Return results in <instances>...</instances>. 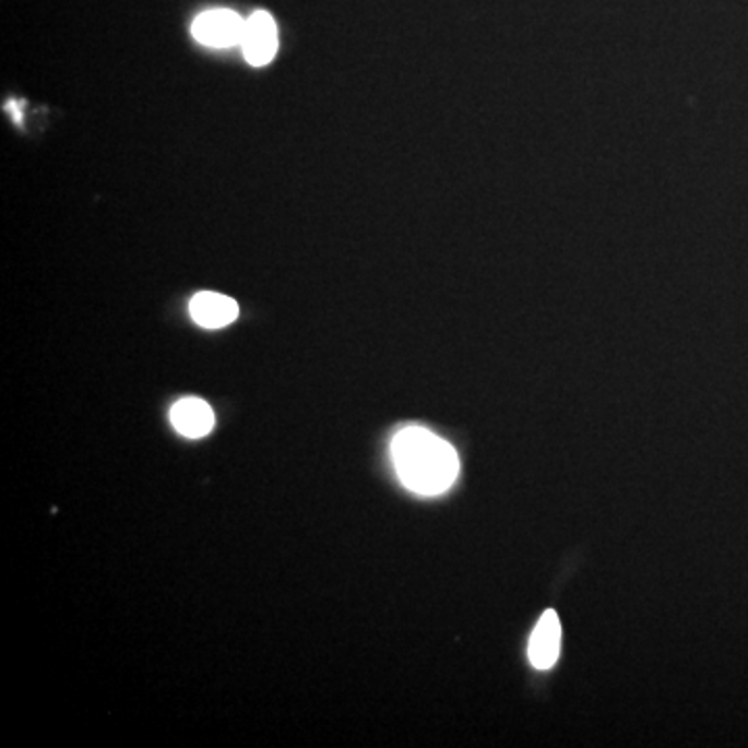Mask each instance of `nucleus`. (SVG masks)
Returning <instances> with one entry per match:
<instances>
[{
	"label": "nucleus",
	"instance_id": "obj_1",
	"mask_svg": "<svg viewBox=\"0 0 748 748\" xmlns=\"http://www.w3.org/2000/svg\"><path fill=\"white\" fill-rule=\"evenodd\" d=\"M391 458L402 483L418 495H441L460 474L458 451L423 427L402 428L391 441Z\"/></svg>",
	"mask_w": 748,
	"mask_h": 748
},
{
	"label": "nucleus",
	"instance_id": "obj_4",
	"mask_svg": "<svg viewBox=\"0 0 748 748\" xmlns=\"http://www.w3.org/2000/svg\"><path fill=\"white\" fill-rule=\"evenodd\" d=\"M561 653V624L556 612L549 609L536 621L529 642V660L536 669H551Z\"/></svg>",
	"mask_w": 748,
	"mask_h": 748
},
{
	"label": "nucleus",
	"instance_id": "obj_3",
	"mask_svg": "<svg viewBox=\"0 0 748 748\" xmlns=\"http://www.w3.org/2000/svg\"><path fill=\"white\" fill-rule=\"evenodd\" d=\"M241 48L246 61L254 67H264L275 59L278 48L277 23L266 11H257L246 20Z\"/></svg>",
	"mask_w": 748,
	"mask_h": 748
},
{
	"label": "nucleus",
	"instance_id": "obj_6",
	"mask_svg": "<svg viewBox=\"0 0 748 748\" xmlns=\"http://www.w3.org/2000/svg\"><path fill=\"white\" fill-rule=\"evenodd\" d=\"M171 423L175 430L188 439L206 437L214 427L213 407L195 397L179 400L173 406Z\"/></svg>",
	"mask_w": 748,
	"mask_h": 748
},
{
	"label": "nucleus",
	"instance_id": "obj_2",
	"mask_svg": "<svg viewBox=\"0 0 748 748\" xmlns=\"http://www.w3.org/2000/svg\"><path fill=\"white\" fill-rule=\"evenodd\" d=\"M244 32H246V20H241L236 11H229V9L206 11L192 25L193 38L198 43L214 46V48L241 44Z\"/></svg>",
	"mask_w": 748,
	"mask_h": 748
},
{
	"label": "nucleus",
	"instance_id": "obj_5",
	"mask_svg": "<svg viewBox=\"0 0 748 748\" xmlns=\"http://www.w3.org/2000/svg\"><path fill=\"white\" fill-rule=\"evenodd\" d=\"M193 321L206 329H221L236 321L239 306L236 299L214 292H200L190 301Z\"/></svg>",
	"mask_w": 748,
	"mask_h": 748
}]
</instances>
